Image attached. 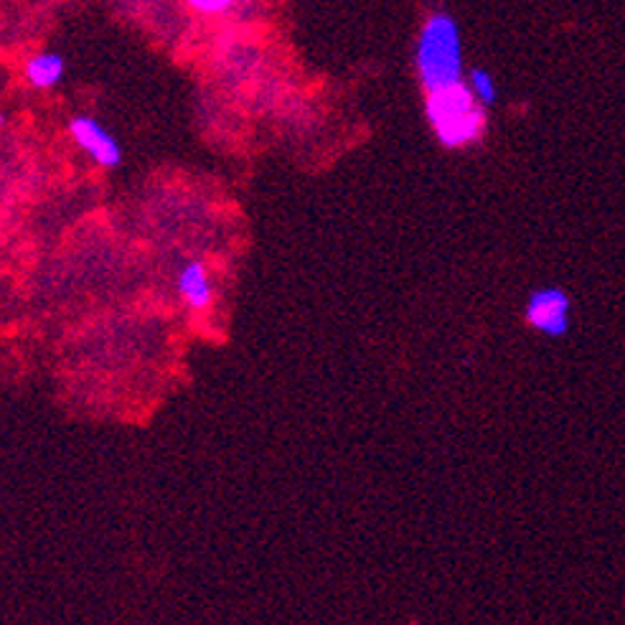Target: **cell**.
<instances>
[{
    "label": "cell",
    "instance_id": "cell-1",
    "mask_svg": "<svg viewBox=\"0 0 625 625\" xmlns=\"http://www.w3.org/2000/svg\"><path fill=\"white\" fill-rule=\"evenodd\" d=\"M473 95L471 84H450V87L427 92L425 112L437 143L450 150L476 143L486 130V110Z\"/></svg>",
    "mask_w": 625,
    "mask_h": 625
},
{
    "label": "cell",
    "instance_id": "cell-2",
    "mask_svg": "<svg viewBox=\"0 0 625 625\" xmlns=\"http://www.w3.org/2000/svg\"><path fill=\"white\" fill-rule=\"evenodd\" d=\"M415 64L427 92L463 82V44L455 18L448 13L427 18L417 39Z\"/></svg>",
    "mask_w": 625,
    "mask_h": 625
},
{
    "label": "cell",
    "instance_id": "cell-3",
    "mask_svg": "<svg viewBox=\"0 0 625 625\" xmlns=\"http://www.w3.org/2000/svg\"><path fill=\"white\" fill-rule=\"evenodd\" d=\"M69 135L84 153L102 168H117L122 161V148L115 140V135L107 128H102L95 117L77 115L69 122Z\"/></svg>",
    "mask_w": 625,
    "mask_h": 625
},
{
    "label": "cell",
    "instance_id": "cell-4",
    "mask_svg": "<svg viewBox=\"0 0 625 625\" xmlns=\"http://www.w3.org/2000/svg\"><path fill=\"white\" fill-rule=\"evenodd\" d=\"M526 321L547 336H562L570 328V298L557 288L531 293L526 303Z\"/></svg>",
    "mask_w": 625,
    "mask_h": 625
},
{
    "label": "cell",
    "instance_id": "cell-5",
    "mask_svg": "<svg viewBox=\"0 0 625 625\" xmlns=\"http://www.w3.org/2000/svg\"><path fill=\"white\" fill-rule=\"evenodd\" d=\"M178 293L191 310L209 308L214 300V288H211L209 270L204 267V262L191 260L183 265L181 275H178Z\"/></svg>",
    "mask_w": 625,
    "mask_h": 625
},
{
    "label": "cell",
    "instance_id": "cell-6",
    "mask_svg": "<svg viewBox=\"0 0 625 625\" xmlns=\"http://www.w3.org/2000/svg\"><path fill=\"white\" fill-rule=\"evenodd\" d=\"M64 77V59L59 54H39L26 64V79L36 89H49Z\"/></svg>",
    "mask_w": 625,
    "mask_h": 625
},
{
    "label": "cell",
    "instance_id": "cell-7",
    "mask_svg": "<svg viewBox=\"0 0 625 625\" xmlns=\"http://www.w3.org/2000/svg\"><path fill=\"white\" fill-rule=\"evenodd\" d=\"M468 84H471L473 95H476L486 107L496 102V95H498L496 82H493V77L486 72V69H473L471 77H468Z\"/></svg>",
    "mask_w": 625,
    "mask_h": 625
},
{
    "label": "cell",
    "instance_id": "cell-8",
    "mask_svg": "<svg viewBox=\"0 0 625 625\" xmlns=\"http://www.w3.org/2000/svg\"><path fill=\"white\" fill-rule=\"evenodd\" d=\"M186 3L201 13H222L227 8H232L237 0H186Z\"/></svg>",
    "mask_w": 625,
    "mask_h": 625
}]
</instances>
